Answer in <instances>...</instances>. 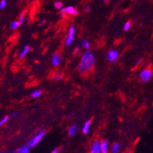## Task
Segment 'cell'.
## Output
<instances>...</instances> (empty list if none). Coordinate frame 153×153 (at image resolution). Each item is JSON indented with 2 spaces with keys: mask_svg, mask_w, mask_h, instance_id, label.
Here are the masks:
<instances>
[{
  "mask_svg": "<svg viewBox=\"0 0 153 153\" xmlns=\"http://www.w3.org/2000/svg\"><path fill=\"white\" fill-rule=\"evenodd\" d=\"M94 62H95V59H94L93 53L91 51H86L82 55L79 65L78 66V69H79V72L85 73V72H88L89 70L93 68Z\"/></svg>",
  "mask_w": 153,
  "mask_h": 153,
  "instance_id": "obj_1",
  "label": "cell"
},
{
  "mask_svg": "<svg viewBox=\"0 0 153 153\" xmlns=\"http://www.w3.org/2000/svg\"><path fill=\"white\" fill-rule=\"evenodd\" d=\"M153 77V72L151 69H146L142 70L140 74V81L143 83H146L149 80H151Z\"/></svg>",
  "mask_w": 153,
  "mask_h": 153,
  "instance_id": "obj_2",
  "label": "cell"
},
{
  "mask_svg": "<svg viewBox=\"0 0 153 153\" xmlns=\"http://www.w3.org/2000/svg\"><path fill=\"white\" fill-rule=\"evenodd\" d=\"M44 134H45V132L40 131V133H38L36 136H34V137L29 141L28 143V146L29 148H32V147H34L35 146H37V145L41 141L42 139L44 138Z\"/></svg>",
  "mask_w": 153,
  "mask_h": 153,
  "instance_id": "obj_3",
  "label": "cell"
},
{
  "mask_svg": "<svg viewBox=\"0 0 153 153\" xmlns=\"http://www.w3.org/2000/svg\"><path fill=\"white\" fill-rule=\"evenodd\" d=\"M75 32V29L74 26H71L69 28V34H68V37L66 38V46L69 47V45H71V44L73 41L74 40V34Z\"/></svg>",
  "mask_w": 153,
  "mask_h": 153,
  "instance_id": "obj_4",
  "label": "cell"
},
{
  "mask_svg": "<svg viewBox=\"0 0 153 153\" xmlns=\"http://www.w3.org/2000/svg\"><path fill=\"white\" fill-rule=\"evenodd\" d=\"M90 153H101V141L98 140H94L91 147Z\"/></svg>",
  "mask_w": 153,
  "mask_h": 153,
  "instance_id": "obj_5",
  "label": "cell"
},
{
  "mask_svg": "<svg viewBox=\"0 0 153 153\" xmlns=\"http://www.w3.org/2000/svg\"><path fill=\"white\" fill-rule=\"evenodd\" d=\"M63 14H69L71 16H77L79 14V11L76 9H75L73 6H67L65 7L61 10Z\"/></svg>",
  "mask_w": 153,
  "mask_h": 153,
  "instance_id": "obj_6",
  "label": "cell"
},
{
  "mask_svg": "<svg viewBox=\"0 0 153 153\" xmlns=\"http://www.w3.org/2000/svg\"><path fill=\"white\" fill-rule=\"evenodd\" d=\"M119 57V53L115 50H111L107 53V58L110 62H115Z\"/></svg>",
  "mask_w": 153,
  "mask_h": 153,
  "instance_id": "obj_7",
  "label": "cell"
},
{
  "mask_svg": "<svg viewBox=\"0 0 153 153\" xmlns=\"http://www.w3.org/2000/svg\"><path fill=\"white\" fill-rule=\"evenodd\" d=\"M62 57L59 53H54L52 58V64L54 66H58L61 63Z\"/></svg>",
  "mask_w": 153,
  "mask_h": 153,
  "instance_id": "obj_8",
  "label": "cell"
},
{
  "mask_svg": "<svg viewBox=\"0 0 153 153\" xmlns=\"http://www.w3.org/2000/svg\"><path fill=\"white\" fill-rule=\"evenodd\" d=\"M29 152H30V148L28 145L22 146L18 150H16V153H29Z\"/></svg>",
  "mask_w": 153,
  "mask_h": 153,
  "instance_id": "obj_9",
  "label": "cell"
},
{
  "mask_svg": "<svg viewBox=\"0 0 153 153\" xmlns=\"http://www.w3.org/2000/svg\"><path fill=\"white\" fill-rule=\"evenodd\" d=\"M91 120H88L85 123L83 127H82V133L84 134H88V132H89V128L90 126H91Z\"/></svg>",
  "mask_w": 153,
  "mask_h": 153,
  "instance_id": "obj_10",
  "label": "cell"
},
{
  "mask_svg": "<svg viewBox=\"0 0 153 153\" xmlns=\"http://www.w3.org/2000/svg\"><path fill=\"white\" fill-rule=\"evenodd\" d=\"M77 132H78V128L75 125H73L72 127H70L69 129V135L70 136H73L77 133Z\"/></svg>",
  "mask_w": 153,
  "mask_h": 153,
  "instance_id": "obj_11",
  "label": "cell"
},
{
  "mask_svg": "<svg viewBox=\"0 0 153 153\" xmlns=\"http://www.w3.org/2000/svg\"><path fill=\"white\" fill-rule=\"evenodd\" d=\"M120 144L119 142L114 143L111 147V152L112 153H118L120 152Z\"/></svg>",
  "mask_w": 153,
  "mask_h": 153,
  "instance_id": "obj_12",
  "label": "cell"
},
{
  "mask_svg": "<svg viewBox=\"0 0 153 153\" xmlns=\"http://www.w3.org/2000/svg\"><path fill=\"white\" fill-rule=\"evenodd\" d=\"M108 149V141L104 140L103 142H101V151L107 152Z\"/></svg>",
  "mask_w": 153,
  "mask_h": 153,
  "instance_id": "obj_13",
  "label": "cell"
},
{
  "mask_svg": "<svg viewBox=\"0 0 153 153\" xmlns=\"http://www.w3.org/2000/svg\"><path fill=\"white\" fill-rule=\"evenodd\" d=\"M29 51H30V47L27 45V46L24 47V49H23V51L21 52V53H20V55H19V57H21V58H22V57H24L27 54H28V53L29 52Z\"/></svg>",
  "mask_w": 153,
  "mask_h": 153,
  "instance_id": "obj_14",
  "label": "cell"
},
{
  "mask_svg": "<svg viewBox=\"0 0 153 153\" xmlns=\"http://www.w3.org/2000/svg\"><path fill=\"white\" fill-rule=\"evenodd\" d=\"M42 94V92L40 90H36L34 92L31 94V98H39Z\"/></svg>",
  "mask_w": 153,
  "mask_h": 153,
  "instance_id": "obj_15",
  "label": "cell"
},
{
  "mask_svg": "<svg viewBox=\"0 0 153 153\" xmlns=\"http://www.w3.org/2000/svg\"><path fill=\"white\" fill-rule=\"evenodd\" d=\"M19 26H20L19 22H16V21H15V22H12L11 24H10V27H11V29L18 28Z\"/></svg>",
  "mask_w": 153,
  "mask_h": 153,
  "instance_id": "obj_16",
  "label": "cell"
},
{
  "mask_svg": "<svg viewBox=\"0 0 153 153\" xmlns=\"http://www.w3.org/2000/svg\"><path fill=\"white\" fill-rule=\"evenodd\" d=\"M9 116H5L2 120H0V127H2V126H3L5 123H6L7 121L9 120Z\"/></svg>",
  "mask_w": 153,
  "mask_h": 153,
  "instance_id": "obj_17",
  "label": "cell"
},
{
  "mask_svg": "<svg viewBox=\"0 0 153 153\" xmlns=\"http://www.w3.org/2000/svg\"><path fill=\"white\" fill-rule=\"evenodd\" d=\"M63 75L62 74V73H58L53 77V79H54L55 81H59V80H61L63 79Z\"/></svg>",
  "mask_w": 153,
  "mask_h": 153,
  "instance_id": "obj_18",
  "label": "cell"
},
{
  "mask_svg": "<svg viewBox=\"0 0 153 153\" xmlns=\"http://www.w3.org/2000/svg\"><path fill=\"white\" fill-rule=\"evenodd\" d=\"M82 46H83L85 49H88L90 46L89 42L86 40H83L82 41Z\"/></svg>",
  "mask_w": 153,
  "mask_h": 153,
  "instance_id": "obj_19",
  "label": "cell"
},
{
  "mask_svg": "<svg viewBox=\"0 0 153 153\" xmlns=\"http://www.w3.org/2000/svg\"><path fill=\"white\" fill-rule=\"evenodd\" d=\"M54 6L55 8L57 9H58V10H59V9H61L62 7H63V3L60 2H57L54 4Z\"/></svg>",
  "mask_w": 153,
  "mask_h": 153,
  "instance_id": "obj_20",
  "label": "cell"
},
{
  "mask_svg": "<svg viewBox=\"0 0 153 153\" xmlns=\"http://www.w3.org/2000/svg\"><path fill=\"white\" fill-rule=\"evenodd\" d=\"M130 27H131V23H130L129 22H127V23L124 24L123 28H124L125 31H129V28H130Z\"/></svg>",
  "mask_w": 153,
  "mask_h": 153,
  "instance_id": "obj_21",
  "label": "cell"
},
{
  "mask_svg": "<svg viewBox=\"0 0 153 153\" xmlns=\"http://www.w3.org/2000/svg\"><path fill=\"white\" fill-rule=\"evenodd\" d=\"M6 6V0H2L0 2V9H4Z\"/></svg>",
  "mask_w": 153,
  "mask_h": 153,
  "instance_id": "obj_22",
  "label": "cell"
},
{
  "mask_svg": "<svg viewBox=\"0 0 153 153\" xmlns=\"http://www.w3.org/2000/svg\"><path fill=\"white\" fill-rule=\"evenodd\" d=\"M24 18H25V16L23 14V15L21 16V17H20V18H19V21H18L20 25L23 24V22H24Z\"/></svg>",
  "mask_w": 153,
  "mask_h": 153,
  "instance_id": "obj_23",
  "label": "cell"
},
{
  "mask_svg": "<svg viewBox=\"0 0 153 153\" xmlns=\"http://www.w3.org/2000/svg\"><path fill=\"white\" fill-rule=\"evenodd\" d=\"M59 148H57V149H55L54 150H53L51 153H59Z\"/></svg>",
  "mask_w": 153,
  "mask_h": 153,
  "instance_id": "obj_24",
  "label": "cell"
},
{
  "mask_svg": "<svg viewBox=\"0 0 153 153\" xmlns=\"http://www.w3.org/2000/svg\"><path fill=\"white\" fill-rule=\"evenodd\" d=\"M18 115V112H15V113H13V114H12V115H11V116L13 117H17Z\"/></svg>",
  "mask_w": 153,
  "mask_h": 153,
  "instance_id": "obj_25",
  "label": "cell"
},
{
  "mask_svg": "<svg viewBox=\"0 0 153 153\" xmlns=\"http://www.w3.org/2000/svg\"><path fill=\"white\" fill-rule=\"evenodd\" d=\"M86 11H87V12L90 11V7L89 6L86 7Z\"/></svg>",
  "mask_w": 153,
  "mask_h": 153,
  "instance_id": "obj_26",
  "label": "cell"
},
{
  "mask_svg": "<svg viewBox=\"0 0 153 153\" xmlns=\"http://www.w3.org/2000/svg\"><path fill=\"white\" fill-rule=\"evenodd\" d=\"M68 117H73V114H72V113H71V114H69Z\"/></svg>",
  "mask_w": 153,
  "mask_h": 153,
  "instance_id": "obj_27",
  "label": "cell"
},
{
  "mask_svg": "<svg viewBox=\"0 0 153 153\" xmlns=\"http://www.w3.org/2000/svg\"><path fill=\"white\" fill-rule=\"evenodd\" d=\"M0 153H9V152H7V151H2V152H0Z\"/></svg>",
  "mask_w": 153,
  "mask_h": 153,
  "instance_id": "obj_28",
  "label": "cell"
},
{
  "mask_svg": "<svg viewBox=\"0 0 153 153\" xmlns=\"http://www.w3.org/2000/svg\"><path fill=\"white\" fill-rule=\"evenodd\" d=\"M141 60H142V59H141V58H140V59H139V61H137V64H139L140 63V62H141Z\"/></svg>",
  "mask_w": 153,
  "mask_h": 153,
  "instance_id": "obj_29",
  "label": "cell"
},
{
  "mask_svg": "<svg viewBox=\"0 0 153 153\" xmlns=\"http://www.w3.org/2000/svg\"><path fill=\"white\" fill-rule=\"evenodd\" d=\"M101 153H107V152H101Z\"/></svg>",
  "mask_w": 153,
  "mask_h": 153,
  "instance_id": "obj_30",
  "label": "cell"
},
{
  "mask_svg": "<svg viewBox=\"0 0 153 153\" xmlns=\"http://www.w3.org/2000/svg\"><path fill=\"white\" fill-rule=\"evenodd\" d=\"M104 2H107L108 0H104Z\"/></svg>",
  "mask_w": 153,
  "mask_h": 153,
  "instance_id": "obj_31",
  "label": "cell"
}]
</instances>
